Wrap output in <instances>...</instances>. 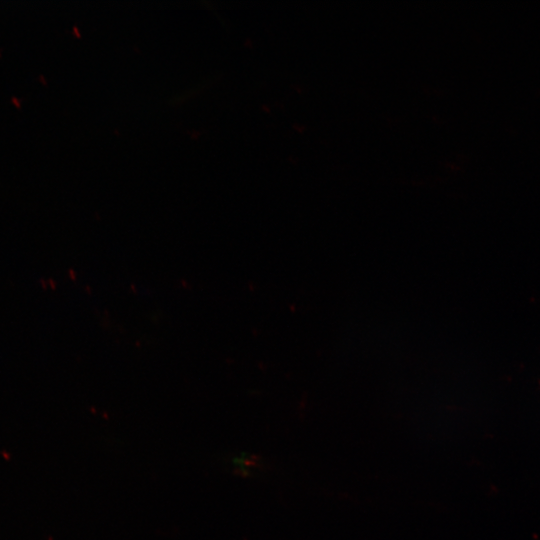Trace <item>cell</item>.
<instances>
[{"label": "cell", "instance_id": "obj_1", "mask_svg": "<svg viewBox=\"0 0 540 540\" xmlns=\"http://www.w3.org/2000/svg\"><path fill=\"white\" fill-rule=\"evenodd\" d=\"M11 102L16 108H18V109L21 108V100L19 98H17L16 96L11 97Z\"/></svg>", "mask_w": 540, "mask_h": 540}, {"label": "cell", "instance_id": "obj_2", "mask_svg": "<svg viewBox=\"0 0 540 540\" xmlns=\"http://www.w3.org/2000/svg\"><path fill=\"white\" fill-rule=\"evenodd\" d=\"M0 57H2V56H1V53H0Z\"/></svg>", "mask_w": 540, "mask_h": 540}]
</instances>
